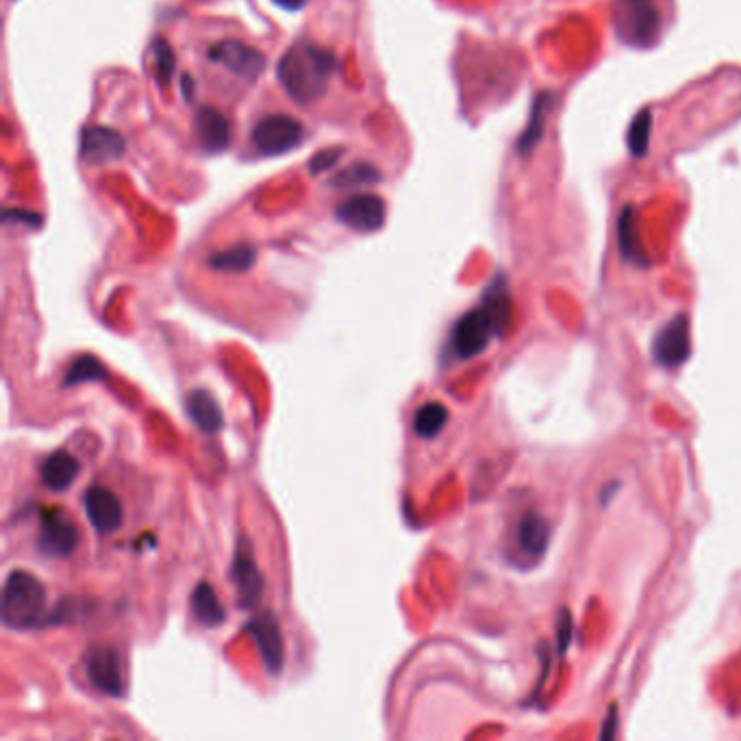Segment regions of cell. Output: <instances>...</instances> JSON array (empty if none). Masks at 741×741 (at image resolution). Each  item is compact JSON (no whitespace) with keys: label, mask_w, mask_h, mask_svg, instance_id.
Wrapping results in <instances>:
<instances>
[{"label":"cell","mask_w":741,"mask_h":741,"mask_svg":"<svg viewBox=\"0 0 741 741\" xmlns=\"http://www.w3.org/2000/svg\"><path fill=\"white\" fill-rule=\"evenodd\" d=\"M335 59L320 46L300 42L287 50L279 64V79L300 105H311L329 90Z\"/></svg>","instance_id":"6da1fadb"},{"label":"cell","mask_w":741,"mask_h":741,"mask_svg":"<svg viewBox=\"0 0 741 741\" xmlns=\"http://www.w3.org/2000/svg\"><path fill=\"white\" fill-rule=\"evenodd\" d=\"M46 618V589L31 572L16 570L3 587V622L9 629H35Z\"/></svg>","instance_id":"7a4b0ae2"},{"label":"cell","mask_w":741,"mask_h":741,"mask_svg":"<svg viewBox=\"0 0 741 741\" xmlns=\"http://www.w3.org/2000/svg\"><path fill=\"white\" fill-rule=\"evenodd\" d=\"M211 64H216L229 77L246 83L259 79V74L266 68V59L257 48L248 46L240 40H222L213 44L207 53Z\"/></svg>","instance_id":"3957f363"},{"label":"cell","mask_w":741,"mask_h":741,"mask_svg":"<svg viewBox=\"0 0 741 741\" xmlns=\"http://www.w3.org/2000/svg\"><path fill=\"white\" fill-rule=\"evenodd\" d=\"M303 140V124L292 116H285V113H270V116L261 118L253 129V142L259 148V153L266 157L290 153Z\"/></svg>","instance_id":"277c9868"},{"label":"cell","mask_w":741,"mask_h":741,"mask_svg":"<svg viewBox=\"0 0 741 741\" xmlns=\"http://www.w3.org/2000/svg\"><path fill=\"white\" fill-rule=\"evenodd\" d=\"M620 33L626 42L646 46L661 31V14L655 0H618Z\"/></svg>","instance_id":"5b68a950"},{"label":"cell","mask_w":741,"mask_h":741,"mask_svg":"<svg viewBox=\"0 0 741 741\" xmlns=\"http://www.w3.org/2000/svg\"><path fill=\"white\" fill-rule=\"evenodd\" d=\"M337 218L359 233L379 231L385 222V203L374 194H355L337 207Z\"/></svg>","instance_id":"8992f818"},{"label":"cell","mask_w":741,"mask_h":741,"mask_svg":"<svg viewBox=\"0 0 741 741\" xmlns=\"http://www.w3.org/2000/svg\"><path fill=\"white\" fill-rule=\"evenodd\" d=\"M85 668L90 683L109 696H122L120 655L109 646H94L87 650Z\"/></svg>","instance_id":"52a82bcc"},{"label":"cell","mask_w":741,"mask_h":741,"mask_svg":"<svg viewBox=\"0 0 741 741\" xmlns=\"http://www.w3.org/2000/svg\"><path fill=\"white\" fill-rule=\"evenodd\" d=\"M246 631L253 635V639L257 642L268 672L281 674L283 663H285V644H283L279 620L274 618V613L266 611V613L257 615V618L246 626Z\"/></svg>","instance_id":"ba28073f"},{"label":"cell","mask_w":741,"mask_h":741,"mask_svg":"<svg viewBox=\"0 0 741 741\" xmlns=\"http://www.w3.org/2000/svg\"><path fill=\"white\" fill-rule=\"evenodd\" d=\"M79 544V531L64 513L53 509L44 511L42 516V529L37 546L48 557H68L70 552Z\"/></svg>","instance_id":"9c48e42d"},{"label":"cell","mask_w":741,"mask_h":741,"mask_svg":"<svg viewBox=\"0 0 741 741\" xmlns=\"http://www.w3.org/2000/svg\"><path fill=\"white\" fill-rule=\"evenodd\" d=\"M83 507L87 520L92 522L98 533H116L122 526V502L107 487H90L83 496Z\"/></svg>","instance_id":"30bf717a"},{"label":"cell","mask_w":741,"mask_h":741,"mask_svg":"<svg viewBox=\"0 0 741 741\" xmlns=\"http://www.w3.org/2000/svg\"><path fill=\"white\" fill-rule=\"evenodd\" d=\"M233 583L242 607H253L263 594V574L259 572L248 544L242 542L233 561Z\"/></svg>","instance_id":"8fae6325"},{"label":"cell","mask_w":741,"mask_h":741,"mask_svg":"<svg viewBox=\"0 0 741 741\" xmlns=\"http://www.w3.org/2000/svg\"><path fill=\"white\" fill-rule=\"evenodd\" d=\"M489 329H492V318L485 309L474 311L463 318L452 335V346H455L459 357H472L485 346Z\"/></svg>","instance_id":"7c38bea8"},{"label":"cell","mask_w":741,"mask_h":741,"mask_svg":"<svg viewBox=\"0 0 741 741\" xmlns=\"http://www.w3.org/2000/svg\"><path fill=\"white\" fill-rule=\"evenodd\" d=\"M124 153L122 137L105 127H87L81 137V157L90 163L118 159Z\"/></svg>","instance_id":"4fadbf2b"},{"label":"cell","mask_w":741,"mask_h":741,"mask_svg":"<svg viewBox=\"0 0 741 741\" xmlns=\"http://www.w3.org/2000/svg\"><path fill=\"white\" fill-rule=\"evenodd\" d=\"M196 135L211 153H220L231 142V124L216 109H200L196 113Z\"/></svg>","instance_id":"5bb4252c"},{"label":"cell","mask_w":741,"mask_h":741,"mask_svg":"<svg viewBox=\"0 0 741 741\" xmlns=\"http://www.w3.org/2000/svg\"><path fill=\"white\" fill-rule=\"evenodd\" d=\"M187 416H190V420L203 433H216L224 424L218 400L213 398L207 389H196V392L187 396Z\"/></svg>","instance_id":"9a60e30c"},{"label":"cell","mask_w":741,"mask_h":741,"mask_svg":"<svg viewBox=\"0 0 741 741\" xmlns=\"http://www.w3.org/2000/svg\"><path fill=\"white\" fill-rule=\"evenodd\" d=\"M79 472H81L79 461L68 455V452L59 450L44 461L42 481L48 489H53V492H66V489L77 481Z\"/></svg>","instance_id":"2e32d148"},{"label":"cell","mask_w":741,"mask_h":741,"mask_svg":"<svg viewBox=\"0 0 741 741\" xmlns=\"http://www.w3.org/2000/svg\"><path fill=\"white\" fill-rule=\"evenodd\" d=\"M192 611L194 618L207 626V629H216L224 622V607L220 605L216 589H213L209 583H198L194 594H192Z\"/></svg>","instance_id":"e0dca14e"},{"label":"cell","mask_w":741,"mask_h":741,"mask_svg":"<svg viewBox=\"0 0 741 741\" xmlns=\"http://www.w3.org/2000/svg\"><path fill=\"white\" fill-rule=\"evenodd\" d=\"M446 422H448L446 407L437 405V403H429V405L420 407L416 411V416H413V431H416L418 437L431 439L444 429Z\"/></svg>","instance_id":"ac0fdd59"},{"label":"cell","mask_w":741,"mask_h":741,"mask_svg":"<svg viewBox=\"0 0 741 741\" xmlns=\"http://www.w3.org/2000/svg\"><path fill=\"white\" fill-rule=\"evenodd\" d=\"M255 259H257V253L253 246H235L213 257L211 268H216L220 272H246L253 268Z\"/></svg>","instance_id":"d6986e66"},{"label":"cell","mask_w":741,"mask_h":741,"mask_svg":"<svg viewBox=\"0 0 741 741\" xmlns=\"http://www.w3.org/2000/svg\"><path fill=\"white\" fill-rule=\"evenodd\" d=\"M107 379V368L94 357H79L72 363L64 385H79L87 381H105Z\"/></svg>","instance_id":"ffe728a7"},{"label":"cell","mask_w":741,"mask_h":741,"mask_svg":"<svg viewBox=\"0 0 741 741\" xmlns=\"http://www.w3.org/2000/svg\"><path fill=\"white\" fill-rule=\"evenodd\" d=\"M379 181V170H374L368 163H361V166L350 168L346 172L339 174V179H335L337 187H353V185H363V183H376Z\"/></svg>","instance_id":"44dd1931"},{"label":"cell","mask_w":741,"mask_h":741,"mask_svg":"<svg viewBox=\"0 0 741 741\" xmlns=\"http://www.w3.org/2000/svg\"><path fill=\"white\" fill-rule=\"evenodd\" d=\"M155 64H157V77L163 85H168L172 79V70H174V57L172 50L168 48L166 42H157L155 46Z\"/></svg>","instance_id":"7402d4cb"},{"label":"cell","mask_w":741,"mask_h":741,"mask_svg":"<svg viewBox=\"0 0 741 741\" xmlns=\"http://www.w3.org/2000/svg\"><path fill=\"white\" fill-rule=\"evenodd\" d=\"M274 3L285 7V9H300L307 3V0H274Z\"/></svg>","instance_id":"603a6c76"}]
</instances>
